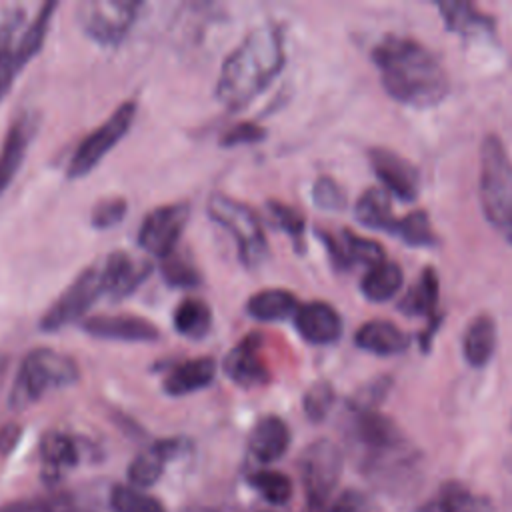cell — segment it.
<instances>
[{"label":"cell","instance_id":"6da1fadb","mask_svg":"<svg viewBox=\"0 0 512 512\" xmlns=\"http://www.w3.org/2000/svg\"><path fill=\"white\" fill-rule=\"evenodd\" d=\"M382 88L390 98L412 108L440 104L450 92V80L440 60L408 36L388 34L372 50Z\"/></svg>","mask_w":512,"mask_h":512},{"label":"cell","instance_id":"7a4b0ae2","mask_svg":"<svg viewBox=\"0 0 512 512\" xmlns=\"http://www.w3.org/2000/svg\"><path fill=\"white\" fill-rule=\"evenodd\" d=\"M286 62L280 26L266 22L252 28L226 56L216 80V98L228 110H240L258 98Z\"/></svg>","mask_w":512,"mask_h":512},{"label":"cell","instance_id":"3957f363","mask_svg":"<svg viewBox=\"0 0 512 512\" xmlns=\"http://www.w3.org/2000/svg\"><path fill=\"white\" fill-rule=\"evenodd\" d=\"M478 194L490 226L512 244V158L496 134L480 144Z\"/></svg>","mask_w":512,"mask_h":512},{"label":"cell","instance_id":"277c9868","mask_svg":"<svg viewBox=\"0 0 512 512\" xmlns=\"http://www.w3.org/2000/svg\"><path fill=\"white\" fill-rule=\"evenodd\" d=\"M78 378L80 368L72 356L52 348H34L18 366L8 394V406L12 410H24L48 392L72 386Z\"/></svg>","mask_w":512,"mask_h":512},{"label":"cell","instance_id":"5b68a950","mask_svg":"<svg viewBox=\"0 0 512 512\" xmlns=\"http://www.w3.org/2000/svg\"><path fill=\"white\" fill-rule=\"evenodd\" d=\"M208 216L232 234L238 246V256L246 268L258 266L268 252L262 222L258 214L222 192H214L206 202Z\"/></svg>","mask_w":512,"mask_h":512},{"label":"cell","instance_id":"8992f818","mask_svg":"<svg viewBox=\"0 0 512 512\" xmlns=\"http://www.w3.org/2000/svg\"><path fill=\"white\" fill-rule=\"evenodd\" d=\"M142 8L138 0H86L78 4L76 20L92 42L114 48L126 40Z\"/></svg>","mask_w":512,"mask_h":512},{"label":"cell","instance_id":"52a82bcc","mask_svg":"<svg viewBox=\"0 0 512 512\" xmlns=\"http://www.w3.org/2000/svg\"><path fill=\"white\" fill-rule=\"evenodd\" d=\"M136 110L138 106L134 100L122 102L102 124H98L90 134L80 140L66 168L70 180L84 178L102 162V158L130 132Z\"/></svg>","mask_w":512,"mask_h":512},{"label":"cell","instance_id":"ba28073f","mask_svg":"<svg viewBox=\"0 0 512 512\" xmlns=\"http://www.w3.org/2000/svg\"><path fill=\"white\" fill-rule=\"evenodd\" d=\"M106 296V282L102 272V262H94L86 266L68 288L54 300V304L42 314L40 330L42 332H58L76 320H80L92 304Z\"/></svg>","mask_w":512,"mask_h":512},{"label":"cell","instance_id":"9c48e42d","mask_svg":"<svg viewBox=\"0 0 512 512\" xmlns=\"http://www.w3.org/2000/svg\"><path fill=\"white\" fill-rule=\"evenodd\" d=\"M342 470L338 446L326 438L312 442L300 456V476L308 504L314 512L324 510Z\"/></svg>","mask_w":512,"mask_h":512},{"label":"cell","instance_id":"30bf717a","mask_svg":"<svg viewBox=\"0 0 512 512\" xmlns=\"http://www.w3.org/2000/svg\"><path fill=\"white\" fill-rule=\"evenodd\" d=\"M190 218V206L186 202H172L148 212L138 228V246L150 256L160 260L176 250L178 240Z\"/></svg>","mask_w":512,"mask_h":512},{"label":"cell","instance_id":"8fae6325","mask_svg":"<svg viewBox=\"0 0 512 512\" xmlns=\"http://www.w3.org/2000/svg\"><path fill=\"white\" fill-rule=\"evenodd\" d=\"M368 160L378 176V180L384 184L386 192L396 196L402 202H414L420 194V172L418 168L402 158L400 154L376 146L368 150Z\"/></svg>","mask_w":512,"mask_h":512},{"label":"cell","instance_id":"7c38bea8","mask_svg":"<svg viewBox=\"0 0 512 512\" xmlns=\"http://www.w3.org/2000/svg\"><path fill=\"white\" fill-rule=\"evenodd\" d=\"M84 332L100 340L114 342H156L160 330L136 314H100L84 320Z\"/></svg>","mask_w":512,"mask_h":512},{"label":"cell","instance_id":"4fadbf2b","mask_svg":"<svg viewBox=\"0 0 512 512\" xmlns=\"http://www.w3.org/2000/svg\"><path fill=\"white\" fill-rule=\"evenodd\" d=\"M262 338L260 334H248L226 354L222 368L226 376L242 388H254L268 382L270 374L262 360Z\"/></svg>","mask_w":512,"mask_h":512},{"label":"cell","instance_id":"5bb4252c","mask_svg":"<svg viewBox=\"0 0 512 512\" xmlns=\"http://www.w3.org/2000/svg\"><path fill=\"white\" fill-rule=\"evenodd\" d=\"M36 128H38V116L32 110L22 112L8 126V132L0 148V196L12 184L16 172L20 170L26 158L28 146L36 134Z\"/></svg>","mask_w":512,"mask_h":512},{"label":"cell","instance_id":"9a60e30c","mask_svg":"<svg viewBox=\"0 0 512 512\" xmlns=\"http://www.w3.org/2000/svg\"><path fill=\"white\" fill-rule=\"evenodd\" d=\"M354 430L358 442L370 452L374 460L384 458L388 454H400L406 446L396 424L374 410L356 412Z\"/></svg>","mask_w":512,"mask_h":512},{"label":"cell","instance_id":"2e32d148","mask_svg":"<svg viewBox=\"0 0 512 512\" xmlns=\"http://www.w3.org/2000/svg\"><path fill=\"white\" fill-rule=\"evenodd\" d=\"M186 442L182 438H162L144 448L128 464V484L134 488H148L158 482L166 464L184 450Z\"/></svg>","mask_w":512,"mask_h":512},{"label":"cell","instance_id":"e0dca14e","mask_svg":"<svg viewBox=\"0 0 512 512\" xmlns=\"http://www.w3.org/2000/svg\"><path fill=\"white\" fill-rule=\"evenodd\" d=\"M24 30V10L12 6L0 14V102L26 66L18 52V38Z\"/></svg>","mask_w":512,"mask_h":512},{"label":"cell","instance_id":"ac0fdd59","mask_svg":"<svg viewBox=\"0 0 512 512\" xmlns=\"http://www.w3.org/2000/svg\"><path fill=\"white\" fill-rule=\"evenodd\" d=\"M294 324L300 336L312 344H332L342 336V318L326 302H308L298 306Z\"/></svg>","mask_w":512,"mask_h":512},{"label":"cell","instance_id":"d6986e66","mask_svg":"<svg viewBox=\"0 0 512 512\" xmlns=\"http://www.w3.org/2000/svg\"><path fill=\"white\" fill-rule=\"evenodd\" d=\"M324 244L328 246V252H330V258L334 262L336 268L340 270H346L354 264H364V266H374L384 258V248L374 242V240H368V238H360L356 236L354 232L350 230H342L338 238L330 236V234H324L320 232Z\"/></svg>","mask_w":512,"mask_h":512},{"label":"cell","instance_id":"ffe728a7","mask_svg":"<svg viewBox=\"0 0 512 512\" xmlns=\"http://www.w3.org/2000/svg\"><path fill=\"white\" fill-rule=\"evenodd\" d=\"M102 272L106 282V296L122 300L132 294L140 282L150 274L148 262H136L126 252H110L102 260Z\"/></svg>","mask_w":512,"mask_h":512},{"label":"cell","instance_id":"44dd1931","mask_svg":"<svg viewBox=\"0 0 512 512\" xmlns=\"http://www.w3.org/2000/svg\"><path fill=\"white\" fill-rule=\"evenodd\" d=\"M216 376V362L210 356L184 360L166 374L162 388L168 396H186L212 384Z\"/></svg>","mask_w":512,"mask_h":512},{"label":"cell","instance_id":"7402d4cb","mask_svg":"<svg viewBox=\"0 0 512 512\" xmlns=\"http://www.w3.org/2000/svg\"><path fill=\"white\" fill-rule=\"evenodd\" d=\"M42 474L48 482L62 478L80 462V450L72 436L64 432H48L40 440Z\"/></svg>","mask_w":512,"mask_h":512},{"label":"cell","instance_id":"603a6c76","mask_svg":"<svg viewBox=\"0 0 512 512\" xmlns=\"http://www.w3.org/2000/svg\"><path fill=\"white\" fill-rule=\"evenodd\" d=\"M290 444V430L278 416H264L252 428L248 438L250 454L264 464H270L284 456Z\"/></svg>","mask_w":512,"mask_h":512},{"label":"cell","instance_id":"cb8c5ba5","mask_svg":"<svg viewBox=\"0 0 512 512\" xmlns=\"http://www.w3.org/2000/svg\"><path fill=\"white\" fill-rule=\"evenodd\" d=\"M354 342L358 348L378 354V356H394L408 348L410 338L396 324L386 320H370L356 330Z\"/></svg>","mask_w":512,"mask_h":512},{"label":"cell","instance_id":"d4e9b609","mask_svg":"<svg viewBox=\"0 0 512 512\" xmlns=\"http://www.w3.org/2000/svg\"><path fill=\"white\" fill-rule=\"evenodd\" d=\"M496 350V324L488 314L476 316L462 338V352L470 366L482 368Z\"/></svg>","mask_w":512,"mask_h":512},{"label":"cell","instance_id":"484cf974","mask_svg":"<svg viewBox=\"0 0 512 512\" xmlns=\"http://www.w3.org/2000/svg\"><path fill=\"white\" fill-rule=\"evenodd\" d=\"M296 310H298L296 296L282 288L260 290L252 294L246 302V312L260 322H280L294 316Z\"/></svg>","mask_w":512,"mask_h":512},{"label":"cell","instance_id":"4316f807","mask_svg":"<svg viewBox=\"0 0 512 512\" xmlns=\"http://www.w3.org/2000/svg\"><path fill=\"white\" fill-rule=\"evenodd\" d=\"M440 16L448 30L460 36H476V34H490L492 20L484 12H480L474 4L468 2H440L438 4Z\"/></svg>","mask_w":512,"mask_h":512},{"label":"cell","instance_id":"83f0119b","mask_svg":"<svg viewBox=\"0 0 512 512\" xmlns=\"http://www.w3.org/2000/svg\"><path fill=\"white\" fill-rule=\"evenodd\" d=\"M402 284H404L402 268L396 262L382 260L368 268V272L360 282V290L370 302H386L398 294Z\"/></svg>","mask_w":512,"mask_h":512},{"label":"cell","instance_id":"f1b7e54d","mask_svg":"<svg viewBox=\"0 0 512 512\" xmlns=\"http://www.w3.org/2000/svg\"><path fill=\"white\" fill-rule=\"evenodd\" d=\"M438 276L432 268L422 270L416 284L398 302V310L406 316H434L438 304Z\"/></svg>","mask_w":512,"mask_h":512},{"label":"cell","instance_id":"f546056e","mask_svg":"<svg viewBox=\"0 0 512 512\" xmlns=\"http://www.w3.org/2000/svg\"><path fill=\"white\" fill-rule=\"evenodd\" d=\"M172 322L178 334L192 340H200L212 328V310L200 298H184L176 306Z\"/></svg>","mask_w":512,"mask_h":512},{"label":"cell","instance_id":"4dcf8cb0","mask_svg":"<svg viewBox=\"0 0 512 512\" xmlns=\"http://www.w3.org/2000/svg\"><path fill=\"white\" fill-rule=\"evenodd\" d=\"M356 220L366 228L390 232L394 216L390 210V194L384 188H368L354 206Z\"/></svg>","mask_w":512,"mask_h":512},{"label":"cell","instance_id":"1f68e13d","mask_svg":"<svg viewBox=\"0 0 512 512\" xmlns=\"http://www.w3.org/2000/svg\"><path fill=\"white\" fill-rule=\"evenodd\" d=\"M388 234L398 236L408 246H420V248L434 246L438 242V238L430 226V218L422 210H414L402 218H394Z\"/></svg>","mask_w":512,"mask_h":512},{"label":"cell","instance_id":"d6a6232c","mask_svg":"<svg viewBox=\"0 0 512 512\" xmlns=\"http://www.w3.org/2000/svg\"><path fill=\"white\" fill-rule=\"evenodd\" d=\"M58 8L56 2H46L40 6V10L36 12L34 20L22 30L20 38H18V52L24 64H28L42 48L46 36H48V28L54 16V10Z\"/></svg>","mask_w":512,"mask_h":512},{"label":"cell","instance_id":"836d02e7","mask_svg":"<svg viewBox=\"0 0 512 512\" xmlns=\"http://www.w3.org/2000/svg\"><path fill=\"white\" fill-rule=\"evenodd\" d=\"M110 506L114 512H166L164 504L134 486H114L110 492Z\"/></svg>","mask_w":512,"mask_h":512},{"label":"cell","instance_id":"e575fe53","mask_svg":"<svg viewBox=\"0 0 512 512\" xmlns=\"http://www.w3.org/2000/svg\"><path fill=\"white\" fill-rule=\"evenodd\" d=\"M160 272L164 280L174 288H194L200 282V274L192 264V260L178 250L162 258Z\"/></svg>","mask_w":512,"mask_h":512},{"label":"cell","instance_id":"d590c367","mask_svg":"<svg viewBox=\"0 0 512 512\" xmlns=\"http://www.w3.org/2000/svg\"><path fill=\"white\" fill-rule=\"evenodd\" d=\"M250 484L272 504H284L292 496V480L278 470H260L250 476Z\"/></svg>","mask_w":512,"mask_h":512},{"label":"cell","instance_id":"8d00e7d4","mask_svg":"<svg viewBox=\"0 0 512 512\" xmlns=\"http://www.w3.org/2000/svg\"><path fill=\"white\" fill-rule=\"evenodd\" d=\"M440 512H482V502L460 482H448L440 488Z\"/></svg>","mask_w":512,"mask_h":512},{"label":"cell","instance_id":"74e56055","mask_svg":"<svg viewBox=\"0 0 512 512\" xmlns=\"http://www.w3.org/2000/svg\"><path fill=\"white\" fill-rule=\"evenodd\" d=\"M128 212V202L122 196H108L94 204L90 212V224L96 230H108L118 226Z\"/></svg>","mask_w":512,"mask_h":512},{"label":"cell","instance_id":"f35d334b","mask_svg":"<svg viewBox=\"0 0 512 512\" xmlns=\"http://www.w3.org/2000/svg\"><path fill=\"white\" fill-rule=\"evenodd\" d=\"M334 388L330 382H316L312 384L306 394H304V400H302V406H304V412L308 416V420L312 422H320L324 420V416L330 412L332 404H334Z\"/></svg>","mask_w":512,"mask_h":512},{"label":"cell","instance_id":"ab89813d","mask_svg":"<svg viewBox=\"0 0 512 512\" xmlns=\"http://www.w3.org/2000/svg\"><path fill=\"white\" fill-rule=\"evenodd\" d=\"M266 210H268L270 222L276 228H282L286 234H290L294 238V242H302V238H304V216L296 208L286 206V204L276 202V200H270L266 204Z\"/></svg>","mask_w":512,"mask_h":512},{"label":"cell","instance_id":"60d3db41","mask_svg":"<svg viewBox=\"0 0 512 512\" xmlns=\"http://www.w3.org/2000/svg\"><path fill=\"white\" fill-rule=\"evenodd\" d=\"M312 200L322 210L338 212V210H342L346 206V194H344L342 186L334 178H330V176H320L314 182Z\"/></svg>","mask_w":512,"mask_h":512},{"label":"cell","instance_id":"b9f144b4","mask_svg":"<svg viewBox=\"0 0 512 512\" xmlns=\"http://www.w3.org/2000/svg\"><path fill=\"white\" fill-rule=\"evenodd\" d=\"M0 512H84V510L68 496H56V498H42V500H32V502L10 504L8 508H4Z\"/></svg>","mask_w":512,"mask_h":512},{"label":"cell","instance_id":"7bdbcfd3","mask_svg":"<svg viewBox=\"0 0 512 512\" xmlns=\"http://www.w3.org/2000/svg\"><path fill=\"white\" fill-rule=\"evenodd\" d=\"M262 138H266V130L252 124V122H240L234 124L228 132H224V136L220 138L222 146H238V144H254L260 142Z\"/></svg>","mask_w":512,"mask_h":512},{"label":"cell","instance_id":"ee69618b","mask_svg":"<svg viewBox=\"0 0 512 512\" xmlns=\"http://www.w3.org/2000/svg\"><path fill=\"white\" fill-rule=\"evenodd\" d=\"M362 510V498L356 492H344L328 512H360Z\"/></svg>","mask_w":512,"mask_h":512},{"label":"cell","instance_id":"f6af8a7d","mask_svg":"<svg viewBox=\"0 0 512 512\" xmlns=\"http://www.w3.org/2000/svg\"><path fill=\"white\" fill-rule=\"evenodd\" d=\"M20 440V426L18 424H6L2 430H0V452L2 454H8Z\"/></svg>","mask_w":512,"mask_h":512},{"label":"cell","instance_id":"bcb514c9","mask_svg":"<svg viewBox=\"0 0 512 512\" xmlns=\"http://www.w3.org/2000/svg\"><path fill=\"white\" fill-rule=\"evenodd\" d=\"M6 368H8V356H4V354H0V380H2V376H4V372H6Z\"/></svg>","mask_w":512,"mask_h":512},{"label":"cell","instance_id":"7dc6e473","mask_svg":"<svg viewBox=\"0 0 512 512\" xmlns=\"http://www.w3.org/2000/svg\"><path fill=\"white\" fill-rule=\"evenodd\" d=\"M186 512H212V510H208V508H190Z\"/></svg>","mask_w":512,"mask_h":512}]
</instances>
